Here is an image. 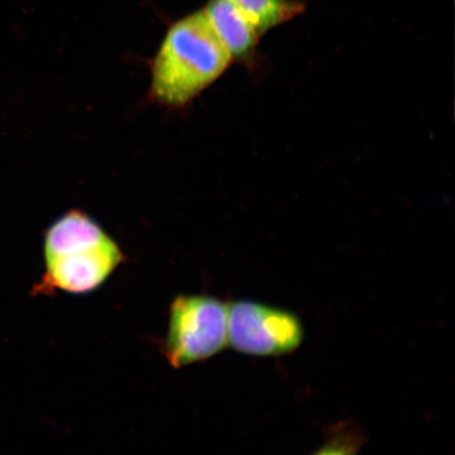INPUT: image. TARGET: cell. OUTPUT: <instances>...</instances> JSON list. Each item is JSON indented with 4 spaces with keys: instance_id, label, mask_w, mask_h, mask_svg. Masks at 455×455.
Masks as SVG:
<instances>
[{
    "instance_id": "3",
    "label": "cell",
    "mask_w": 455,
    "mask_h": 455,
    "mask_svg": "<svg viewBox=\"0 0 455 455\" xmlns=\"http://www.w3.org/2000/svg\"><path fill=\"white\" fill-rule=\"evenodd\" d=\"M304 327L293 312L254 300L228 304V346L252 356H277L297 350Z\"/></svg>"
},
{
    "instance_id": "6",
    "label": "cell",
    "mask_w": 455,
    "mask_h": 455,
    "mask_svg": "<svg viewBox=\"0 0 455 455\" xmlns=\"http://www.w3.org/2000/svg\"><path fill=\"white\" fill-rule=\"evenodd\" d=\"M216 36L232 60H244L259 44V33L229 0H209L203 9Z\"/></svg>"
},
{
    "instance_id": "1",
    "label": "cell",
    "mask_w": 455,
    "mask_h": 455,
    "mask_svg": "<svg viewBox=\"0 0 455 455\" xmlns=\"http://www.w3.org/2000/svg\"><path fill=\"white\" fill-rule=\"evenodd\" d=\"M232 60L203 10L185 16L171 25L152 60V98L183 108L223 76Z\"/></svg>"
},
{
    "instance_id": "8",
    "label": "cell",
    "mask_w": 455,
    "mask_h": 455,
    "mask_svg": "<svg viewBox=\"0 0 455 455\" xmlns=\"http://www.w3.org/2000/svg\"><path fill=\"white\" fill-rule=\"evenodd\" d=\"M363 443V432L355 425H339L330 432L323 447L312 455H356Z\"/></svg>"
},
{
    "instance_id": "5",
    "label": "cell",
    "mask_w": 455,
    "mask_h": 455,
    "mask_svg": "<svg viewBox=\"0 0 455 455\" xmlns=\"http://www.w3.org/2000/svg\"><path fill=\"white\" fill-rule=\"evenodd\" d=\"M111 237L87 214L73 210L62 215L45 235V259L100 246Z\"/></svg>"
},
{
    "instance_id": "4",
    "label": "cell",
    "mask_w": 455,
    "mask_h": 455,
    "mask_svg": "<svg viewBox=\"0 0 455 455\" xmlns=\"http://www.w3.org/2000/svg\"><path fill=\"white\" fill-rule=\"evenodd\" d=\"M124 256L111 238L98 247L45 259L47 272L43 289H59L72 294H87L100 288Z\"/></svg>"
},
{
    "instance_id": "7",
    "label": "cell",
    "mask_w": 455,
    "mask_h": 455,
    "mask_svg": "<svg viewBox=\"0 0 455 455\" xmlns=\"http://www.w3.org/2000/svg\"><path fill=\"white\" fill-rule=\"evenodd\" d=\"M261 34L280 26L304 11L300 0H229Z\"/></svg>"
},
{
    "instance_id": "2",
    "label": "cell",
    "mask_w": 455,
    "mask_h": 455,
    "mask_svg": "<svg viewBox=\"0 0 455 455\" xmlns=\"http://www.w3.org/2000/svg\"><path fill=\"white\" fill-rule=\"evenodd\" d=\"M228 346V305L208 295H180L171 304L162 352L175 369L212 357Z\"/></svg>"
}]
</instances>
